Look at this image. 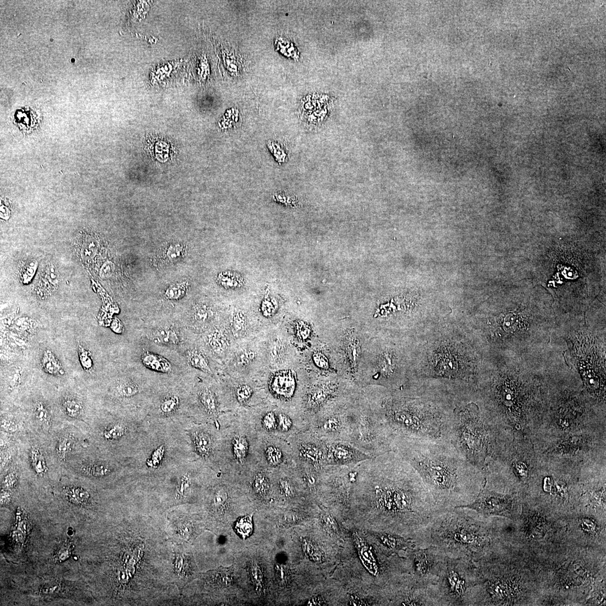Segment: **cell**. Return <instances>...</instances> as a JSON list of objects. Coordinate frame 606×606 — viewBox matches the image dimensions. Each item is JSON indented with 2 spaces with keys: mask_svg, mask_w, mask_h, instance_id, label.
Segmentation results:
<instances>
[{
  "mask_svg": "<svg viewBox=\"0 0 606 606\" xmlns=\"http://www.w3.org/2000/svg\"><path fill=\"white\" fill-rule=\"evenodd\" d=\"M221 433L219 472L243 479L257 465L258 434L247 418L239 415Z\"/></svg>",
  "mask_w": 606,
  "mask_h": 606,
  "instance_id": "5b68a950",
  "label": "cell"
},
{
  "mask_svg": "<svg viewBox=\"0 0 606 606\" xmlns=\"http://www.w3.org/2000/svg\"><path fill=\"white\" fill-rule=\"evenodd\" d=\"M489 430L473 404L454 410L451 441L469 463L480 470L487 456Z\"/></svg>",
  "mask_w": 606,
  "mask_h": 606,
  "instance_id": "52a82bcc",
  "label": "cell"
},
{
  "mask_svg": "<svg viewBox=\"0 0 606 606\" xmlns=\"http://www.w3.org/2000/svg\"><path fill=\"white\" fill-rule=\"evenodd\" d=\"M163 528L169 541L177 545H193L203 527L199 515L178 509L165 511L160 515Z\"/></svg>",
  "mask_w": 606,
  "mask_h": 606,
  "instance_id": "9c48e42d",
  "label": "cell"
},
{
  "mask_svg": "<svg viewBox=\"0 0 606 606\" xmlns=\"http://www.w3.org/2000/svg\"><path fill=\"white\" fill-rule=\"evenodd\" d=\"M254 394V388L247 383L238 384L232 391V395L237 404L242 407L248 406L250 405Z\"/></svg>",
  "mask_w": 606,
  "mask_h": 606,
  "instance_id": "7402d4cb",
  "label": "cell"
},
{
  "mask_svg": "<svg viewBox=\"0 0 606 606\" xmlns=\"http://www.w3.org/2000/svg\"><path fill=\"white\" fill-rule=\"evenodd\" d=\"M166 255L163 256L166 262H175L182 258L184 247L180 244H171L166 249Z\"/></svg>",
  "mask_w": 606,
  "mask_h": 606,
  "instance_id": "83f0119b",
  "label": "cell"
},
{
  "mask_svg": "<svg viewBox=\"0 0 606 606\" xmlns=\"http://www.w3.org/2000/svg\"><path fill=\"white\" fill-rule=\"evenodd\" d=\"M347 442L373 457L392 452L394 438L370 403H350L346 410Z\"/></svg>",
  "mask_w": 606,
  "mask_h": 606,
  "instance_id": "8992f818",
  "label": "cell"
},
{
  "mask_svg": "<svg viewBox=\"0 0 606 606\" xmlns=\"http://www.w3.org/2000/svg\"><path fill=\"white\" fill-rule=\"evenodd\" d=\"M37 263L36 261L30 262L23 267L21 271V278L24 283H28L32 279L37 270Z\"/></svg>",
  "mask_w": 606,
  "mask_h": 606,
  "instance_id": "836d02e7",
  "label": "cell"
},
{
  "mask_svg": "<svg viewBox=\"0 0 606 606\" xmlns=\"http://www.w3.org/2000/svg\"><path fill=\"white\" fill-rule=\"evenodd\" d=\"M257 458L259 465L272 472L296 465L289 442L270 435L258 434Z\"/></svg>",
  "mask_w": 606,
  "mask_h": 606,
  "instance_id": "7c38bea8",
  "label": "cell"
},
{
  "mask_svg": "<svg viewBox=\"0 0 606 606\" xmlns=\"http://www.w3.org/2000/svg\"><path fill=\"white\" fill-rule=\"evenodd\" d=\"M172 580L182 595V590L196 580L198 569L193 557L192 545L172 543Z\"/></svg>",
  "mask_w": 606,
  "mask_h": 606,
  "instance_id": "5bb4252c",
  "label": "cell"
},
{
  "mask_svg": "<svg viewBox=\"0 0 606 606\" xmlns=\"http://www.w3.org/2000/svg\"><path fill=\"white\" fill-rule=\"evenodd\" d=\"M111 328L112 331H114L115 333H122L124 331L123 325H122V322L118 319H115L113 322H112Z\"/></svg>",
  "mask_w": 606,
  "mask_h": 606,
  "instance_id": "816d5d0a",
  "label": "cell"
},
{
  "mask_svg": "<svg viewBox=\"0 0 606 606\" xmlns=\"http://www.w3.org/2000/svg\"><path fill=\"white\" fill-rule=\"evenodd\" d=\"M73 440L71 437L62 438L57 447V453L61 460H65L71 450Z\"/></svg>",
  "mask_w": 606,
  "mask_h": 606,
  "instance_id": "1f68e13d",
  "label": "cell"
},
{
  "mask_svg": "<svg viewBox=\"0 0 606 606\" xmlns=\"http://www.w3.org/2000/svg\"><path fill=\"white\" fill-rule=\"evenodd\" d=\"M9 499V495L8 494V493H3V494L1 496V501H3V503L6 502V501H8Z\"/></svg>",
  "mask_w": 606,
  "mask_h": 606,
  "instance_id": "db71d44e",
  "label": "cell"
},
{
  "mask_svg": "<svg viewBox=\"0 0 606 606\" xmlns=\"http://www.w3.org/2000/svg\"><path fill=\"white\" fill-rule=\"evenodd\" d=\"M243 480L252 502L277 501L273 472L257 464Z\"/></svg>",
  "mask_w": 606,
  "mask_h": 606,
  "instance_id": "2e32d148",
  "label": "cell"
},
{
  "mask_svg": "<svg viewBox=\"0 0 606 606\" xmlns=\"http://www.w3.org/2000/svg\"><path fill=\"white\" fill-rule=\"evenodd\" d=\"M309 328L304 324H299L296 328L297 336L299 339L305 340L309 335Z\"/></svg>",
  "mask_w": 606,
  "mask_h": 606,
  "instance_id": "ee69618b",
  "label": "cell"
},
{
  "mask_svg": "<svg viewBox=\"0 0 606 606\" xmlns=\"http://www.w3.org/2000/svg\"><path fill=\"white\" fill-rule=\"evenodd\" d=\"M477 583L472 560L445 556L436 585L442 606H472Z\"/></svg>",
  "mask_w": 606,
  "mask_h": 606,
  "instance_id": "ba28073f",
  "label": "cell"
},
{
  "mask_svg": "<svg viewBox=\"0 0 606 606\" xmlns=\"http://www.w3.org/2000/svg\"><path fill=\"white\" fill-rule=\"evenodd\" d=\"M198 400L205 416L215 420V425L219 429L217 418L220 417V403L214 391L208 387L202 388L198 393Z\"/></svg>",
  "mask_w": 606,
  "mask_h": 606,
  "instance_id": "ffe728a7",
  "label": "cell"
},
{
  "mask_svg": "<svg viewBox=\"0 0 606 606\" xmlns=\"http://www.w3.org/2000/svg\"><path fill=\"white\" fill-rule=\"evenodd\" d=\"M124 432L122 427H116L105 433L106 438H114L121 436Z\"/></svg>",
  "mask_w": 606,
  "mask_h": 606,
  "instance_id": "681fc988",
  "label": "cell"
},
{
  "mask_svg": "<svg viewBox=\"0 0 606 606\" xmlns=\"http://www.w3.org/2000/svg\"><path fill=\"white\" fill-rule=\"evenodd\" d=\"M85 472H87L89 475L93 476H100L106 475L108 472V469L102 466L99 465H90L85 467L83 469Z\"/></svg>",
  "mask_w": 606,
  "mask_h": 606,
  "instance_id": "60d3db41",
  "label": "cell"
},
{
  "mask_svg": "<svg viewBox=\"0 0 606 606\" xmlns=\"http://www.w3.org/2000/svg\"><path fill=\"white\" fill-rule=\"evenodd\" d=\"M221 430L208 426L201 427L193 435L194 448L202 459L218 463L221 445Z\"/></svg>",
  "mask_w": 606,
  "mask_h": 606,
  "instance_id": "ac0fdd59",
  "label": "cell"
},
{
  "mask_svg": "<svg viewBox=\"0 0 606 606\" xmlns=\"http://www.w3.org/2000/svg\"><path fill=\"white\" fill-rule=\"evenodd\" d=\"M392 452L418 474L441 511L471 504L481 486L480 470L462 456L450 441L395 438Z\"/></svg>",
  "mask_w": 606,
  "mask_h": 606,
  "instance_id": "7a4b0ae2",
  "label": "cell"
},
{
  "mask_svg": "<svg viewBox=\"0 0 606 606\" xmlns=\"http://www.w3.org/2000/svg\"><path fill=\"white\" fill-rule=\"evenodd\" d=\"M1 427L3 429L9 432H14L18 429L16 423L9 420H3L2 422Z\"/></svg>",
  "mask_w": 606,
  "mask_h": 606,
  "instance_id": "7dc6e473",
  "label": "cell"
},
{
  "mask_svg": "<svg viewBox=\"0 0 606 606\" xmlns=\"http://www.w3.org/2000/svg\"><path fill=\"white\" fill-rule=\"evenodd\" d=\"M69 498L74 503H81L87 501L89 497V493L79 488H73L67 492Z\"/></svg>",
  "mask_w": 606,
  "mask_h": 606,
  "instance_id": "e575fe53",
  "label": "cell"
},
{
  "mask_svg": "<svg viewBox=\"0 0 606 606\" xmlns=\"http://www.w3.org/2000/svg\"><path fill=\"white\" fill-rule=\"evenodd\" d=\"M314 362L317 366L321 368H327L328 366V362L327 359L325 356L320 353L316 354L313 356Z\"/></svg>",
  "mask_w": 606,
  "mask_h": 606,
  "instance_id": "bcb514c9",
  "label": "cell"
},
{
  "mask_svg": "<svg viewBox=\"0 0 606 606\" xmlns=\"http://www.w3.org/2000/svg\"><path fill=\"white\" fill-rule=\"evenodd\" d=\"M328 466H354L373 457L344 441H325Z\"/></svg>",
  "mask_w": 606,
  "mask_h": 606,
  "instance_id": "e0dca14e",
  "label": "cell"
},
{
  "mask_svg": "<svg viewBox=\"0 0 606 606\" xmlns=\"http://www.w3.org/2000/svg\"><path fill=\"white\" fill-rule=\"evenodd\" d=\"M256 354L251 350H246L237 357L236 364L241 367L247 366L255 360Z\"/></svg>",
  "mask_w": 606,
  "mask_h": 606,
  "instance_id": "74e56055",
  "label": "cell"
},
{
  "mask_svg": "<svg viewBox=\"0 0 606 606\" xmlns=\"http://www.w3.org/2000/svg\"><path fill=\"white\" fill-rule=\"evenodd\" d=\"M188 362L194 368L205 372H211L208 360L205 356L197 351H193L189 353Z\"/></svg>",
  "mask_w": 606,
  "mask_h": 606,
  "instance_id": "484cf974",
  "label": "cell"
},
{
  "mask_svg": "<svg viewBox=\"0 0 606 606\" xmlns=\"http://www.w3.org/2000/svg\"><path fill=\"white\" fill-rule=\"evenodd\" d=\"M268 388L274 399L282 403H289L293 400L297 391L295 375L289 370L275 372L270 377Z\"/></svg>",
  "mask_w": 606,
  "mask_h": 606,
  "instance_id": "d6986e66",
  "label": "cell"
},
{
  "mask_svg": "<svg viewBox=\"0 0 606 606\" xmlns=\"http://www.w3.org/2000/svg\"><path fill=\"white\" fill-rule=\"evenodd\" d=\"M114 269L115 267L113 263L110 262L104 263L100 271L101 278H110L113 274Z\"/></svg>",
  "mask_w": 606,
  "mask_h": 606,
  "instance_id": "b9f144b4",
  "label": "cell"
},
{
  "mask_svg": "<svg viewBox=\"0 0 606 606\" xmlns=\"http://www.w3.org/2000/svg\"><path fill=\"white\" fill-rule=\"evenodd\" d=\"M349 404L314 418L309 423L308 430L325 441L347 442L345 414Z\"/></svg>",
  "mask_w": 606,
  "mask_h": 606,
  "instance_id": "4fadbf2b",
  "label": "cell"
},
{
  "mask_svg": "<svg viewBox=\"0 0 606 606\" xmlns=\"http://www.w3.org/2000/svg\"><path fill=\"white\" fill-rule=\"evenodd\" d=\"M177 404V399L176 398H172L166 400L162 404L161 408L164 411H172L176 407Z\"/></svg>",
  "mask_w": 606,
  "mask_h": 606,
  "instance_id": "f6af8a7d",
  "label": "cell"
},
{
  "mask_svg": "<svg viewBox=\"0 0 606 606\" xmlns=\"http://www.w3.org/2000/svg\"><path fill=\"white\" fill-rule=\"evenodd\" d=\"M284 345L279 340L272 341L269 347V355L270 358L275 362L281 361L284 356Z\"/></svg>",
  "mask_w": 606,
  "mask_h": 606,
  "instance_id": "f546056e",
  "label": "cell"
},
{
  "mask_svg": "<svg viewBox=\"0 0 606 606\" xmlns=\"http://www.w3.org/2000/svg\"><path fill=\"white\" fill-rule=\"evenodd\" d=\"M98 249V243L92 237L88 236L83 240L81 244L80 253L83 258H91L95 255Z\"/></svg>",
  "mask_w": 606,
  "mask_h": 606,
  "instance_id": "4316f807",
  "label": "cell"
},
{
  "mask_svg": "<svg viewBox=\"0 0 606 606\" xmlns=\"http://www.w3.org/2000/svg\"><path fill=\"white\" fill-rule=\"evenodd\" d=\"M32 460L34 471L38 475H43L46 472V462L44 454L40 449H34L32 451Z\"/></svg>",
  "mask_w": 606,
  "mask_h": 606,
  "instance_id": "f1b7e54d",
  "label": "cell"
},
{
  "mask_svg": "<svg viewBox=\"0 0 606 606\" xmlns=\"http://www.w3.org/2000/svg\"><path fill=\"white\" fill-rule=\"evenodd\" d=\"M63 407L65 413L73 418L80 416L83 410L82 403L73 397L65 398L63 402Z\"/></svg>",
  "mask_w": 606,
  "mask_h": 606,
  "instance_id": "d4e9b609",
  "label": "cell"
},
{
  "mask_svg": "<svg viewBox=\"0 0 606 606\" xmlns=\"http://www.w3.org/2000/svg\"><path fill=\"white\" fill-rule=\"evenodd\" d=\"M410 574L419 584L436 585L446 556L436 547H415L409 551Z\"/></svg>",
  "mask_w": 606,
  "mask_h": 606,
  "instance_id": "8fae6325",
  "label": "cell"
},
{
  "mask_svg": "<svg viewBox=\"0 0 606 606\" xmlns=\"http://www.w3.org/2000/svg\"><path fill=\"white\" fill-rule=\"evenodd\" d=\"M459 508H468L485 516L499 515L509 517L511 499L509 496L489 491L484 485L473 502Z\"/></svg>",
  "mask_w": 606,
  "mask_h": 606,
  "instance_id": "9a60e30c",
  "label": "cell"
},
{
  "mask_svg": "<svg viewBox=\"0 0 606 606\" xmlns=\"http://www.w3.org/2000/svg\"><path fill=\"white\" fill-rule=\"evenodd\" d=\"M17 477L16 475L13 473H9L7 475L4 480V484L7 488L13 487V485L16 482Z\"/></svg>",
  "mask_w": 606,
  "mask_h": 606,
  "instance_id": "f907efd6",
  "label": "cell"
},
{
  "mask_svg": "<svg viewBox=\"0 0 606 606\" xmlns=\"http://www.w3.org/2000/svg\"><path fill=\"white\" fill-rule=\"evenodd\" d=\"M349 508L383 518L387 531L414 539L442 511L421 477L394 452L356 465Z\"/></svg>",
  "mask_w": 606,
  "mask_h": 606,
  "instance_id": "6da1fadb",
  "label": "cell"
},
{
  "mask_svg": "<svg viewBox=\"0 0 606 606\" xmlns=\"http://www.w3.org/2000/svg\"><path fill=\"white\" fill-rule=\"evenodd\" d=\"M471 512L465 508L441 512L415 537L416 547L433 546L446 556L479 560L491 541Z\"/></svg>",
  "mask_w": 606,
  "mask_h": 606,
  "instance_id": "277c9868",
  "label": "cell"
},
{
  "mask_svg": "<svg viewBox=\"0 0 606 606\" xmlns=\"http://www.w3.org/2000/svg\"><path fill=\"white\" fill-rule=\"evenodd\" d=\"M142 359L143 364L152 370L162 373H169L172 370L169 361L161 356L147 352L144 354Z\"/></svg>",
  "mask_w": 606,
  "mask_h": 606,
  "instance_id": "44dd1931",
  "label": "cell"
},
{
  "mask_svg": "<svg viewBox=\"0 0 606 606\" xmlns=\"http://www.w3.org/2000/svg\"><path fill=\"white\" fill-rule=\"evenodd\" d=\"M185 287L182 285L173 286L166 291L165 297L170 300H177L184 296Z\"/></svg>",
  "mask_w": 606,
  "mask_h": 606,
  "instance_id": "f35d334b",
  "label": "cell"
},
{
  "mask_svg": "<svg viewBox=\"0 0 606 606\" xmlns=\"http://www.w3.org/2000/svg\"><path fill=\"white\" fill-rule=\"evenodd\" d=\"M35 416L38 419V421L42 424H49L50 421V415L48 409L45 406L44 404L42 403H38L34 407V411Z\"/></svg>",
  "mask_w": 606,
  "mask_h": 606,
  "instance_id": "d590c367",
  "label": "cell"
},
{
  "mask_svg": "<svg viewBox=\"0 0 606 606\" xmlns=\"http://www.w3.org/2000/svg\"><path fill=\"white\" fill-rule=\"evenodd\" d=\"M155 343L160 344H177L179 342L177 333L169 328H161L153 333Z\"/></svg>",
  "mask_w": 606,
  "mask_h": 606,
  "instance_id": "cb8c5ba5",
  "label": "cell"
},
{
  "mask_svg": "<svg viewBox=\"0 0 606 606\" xmlns=\"http://www.w3.org/2000/svg\"><path fill=\"white\" fill-rule=\"evenodd\" d=\"M582 527H584L585 530L588 531L594 530V527H595L594 523L587 519L583 520V521H582Z\"/></svg>",
  "mask_w": 606,
  "mask_h": 606,
  "instance_id": "f5cc1de1",
  "label": "cell"
},
{
  "mask_svg": "<svg viewBox=\"0 0 606 606\" xmlns=\"http://www.w3.org/2000/svg\"><path fill=\"white\" fill-rule=\"evenodd\" d=\"M233 330L236 333H242L246 331L247 322L246 318L242 314H237L233 320Z\"/></svg>",
  "mask_w": 606,
  "mask_h": 606,
  "instance_id": "ab89813d",
  "label": "cell"
},
{
  "mask_svg": "<svg viewBox=\"0 0 606 606\" xmlns=\"http://www.w3.org/2000/svg\"><path fill=\"white\" fill-rule=\"evenodd\" d=\"M373 409L395 438L451 441L454 410L421 398H371Z\"/></svg>",
  "mask_w": 606,
  "mask_h": 606,
  "instance_id": "3957f363",
  "label": "cell"
},
{
  "mask_svg": "<svg viewBox=\"0 0 606 606\" xmlns=\"http://www.w3.org/2000/svg\"><path fill=\"white\" fill-rule=\"evenodd\" d=\"M287 441L290 445L297 465L319 471L328 467L326 442L309 430L295 435Z\"/></svg>",
  "mask_w": 606,
  "mask_h": 606,
  "instance_id": "30bf717a",
  "label": "cell"
},
{
  "mask_svg": "<svg viewBox=\"0 0 606 606\" xmlns=\"http://www.w3.org/2000/svg\"><path fill=\"white\" fill-rule=\"evenodd\" d=\"M211 348L217 353L223 352L227 347L226 340L219 333H214L209 338Z\"/></svg>",
  "mask_w": 606,
  "mask_h": 606,
  "instance_id": "d6a6232c",
  "label": "cell"
},
{
  "mask_svg": "<svg viewBox=\"0 0 606 606\" xmlns=\"http://www.w3.org/2000/svg\"><path fill=\"white\" fill-rule=\"evenodd\" d=\"M194 316L197 321L203 322L208 319L209 312L207 308L200 306L196 309Z\"/></svg>",
  "mask_w": 606,
  "mask_h": 606,
  "instance_id": "7bdbcfd3",
  "label": "cell"
},
{
  "mask_svg": "<svg viewBox=\"0 0 606 606\" xmlns=\"http://www.w3.org/2000/svg\"><path fill=\"white\" fill-rule=\"evenodd\" d=\"M55 268L53 266H50L47 269L46 277L49 279V281L53 283H57L58 279V275Z\"/></svg>",
  "mask_w": 606,
  "mask_h": 606,
  "instance_id": "c3c4849f",
  "label": "cell"
},
{
  "mask_svg": "<svg viewBox=\"0 0 606 606\" xmlns=\"http://www.w3.org/2000/svg\"><path fill=\"white\" fill-rule=\"evenodd\" d=\"M41 366L44 371L49 374L55 376L64 374L63 367H62L59 361L49 350H47L42 355Z\"/></svg>",
  "mask_w": 606,
  "mask_h": 606,
  "instance_id": "603a6c76",
  "label": "cell"
},
{
  "mask_svg": "<svg viewBox=\"0 0 606 606\" xmlns=\"http://www.w3.org/2000/svg\"><path fill=\"white\" fill-rule=\"evenodd\" d=\"M78 356L80 363L84 370L86 371L92 370L93 363L91 353L81 345L78 347Z\"/></svg>",
  "mask_w": 606,
  "mask_h": 606,
  "instance_id": "4dcf8cb0",
  "label": "cell"
},
{
  "mask_svg": "<svg viewBox=\"0 0 606 606\" xmlns=\"http://www.w3.org/2000/svg\"><path fill=\"white\" fill-rule=\"evenodd\" d=\"M119 394L124 397H130L137 393L138 388L136 384L129 381L120 383L118 386Z\"/></svg>",
  "mask_w": 606,
  "mask_h": 606,
  "instance_id": "8d00e7d4",
  "label": "cell"
}]
</instances>
